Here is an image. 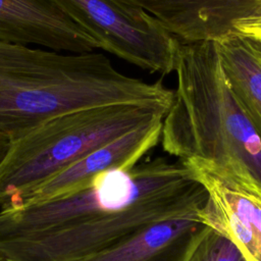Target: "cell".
Here are the masks:
<instances>
[{"label":"cell","instance_id":"obj_1","mask_svg":"<svg viewBox=\"0 0 261 261\" xmlns=\"http://www.w3.org/2000/svg\"><path fill=\"white\" fill-rule=\"evenodd\" d=\"M207 191L163 157L98 175L79 192L0 210V259L79 261L159 221L197 216Z\"/></svg>","mask_w":261,"mask_h":261},{"label":"cell","instance_id":"obj_11","mask_svg":"<svg viewBox=\"0 0 261 261\" xmlns=\"http://www.w3.org/2000/svg\"><path fill=\"white\" fill-rule=\"evenodd\" d=\"M215 43L230 86L261 138V38L234 31Z\"/></svg>","mask_w":261,"mask_h":261},{"label":"cell","instance_id":"obj_14","mask_svg":"<svg viewBox=\"0 0 261 261\" xmlns=\"http://www.w3.org/2000/svg\"><path fill=\"white\" fill-rule=\"evenodd\" d=\"M10 146V139L0 132V163L5 157Z\"/></svg>","mask_w":261,"mask_h":261},{"label":"cell","instance_id":"obj_5","mask_svg":"<svg viewBox=\"0 0 261 261\" xmlns=\"http://www.w3.org/2000/svg\"><path fill=\"white\" fill-rule=\"evenodd\" d=\"M100 49L151 73L174 71L180 43L155 17L117 0H48Z\"/></svg>","mask_w":261,"mask_h":261},{"label":"cell","instance_id":"obj_6","mask_svg":"<svg viewBox=\"0 0 261 261\" xmlns=\"http://www.w3.org/2000/svg\"><path fill=\"white\" fill-rule=\"evenodd\" d=\"M207 191L199 220L230 240L247 261H261V186L202 159L182 160Z\"/></svg>","mask_w":261,"mask_h":261},{"label":"cell","instance_id":"obj_10","mask_svg":"<svg viewBox=\"0 0 261 261\" xmlns=\"http://www.w3.org/2000/svg\"><path fill=\"white\" fill-rule=\"evenodd\" d=\"M205 227L197 216L159 221L79 261H187Z\"/></svg>","mask_w":261,"mask_h":261},{"label":"cell","instance_id":"obj_3","mask_svg":"<svg viewBox=\"0 0 261 261\" xmlns=\"http://www.w3.org/2000/svg\"><path fill=\"white\" fill-rule=\"evenodd\" d=\"M176 89L164 116L163 150L250 176L261 186V138L237 98L214 41L180 44Z\"/></svg>","mask_w":261,"mask_h":261},{"label":"cell","instance_id":"obj_15","mask_svg":"<svg viewBox=\"0 0 261 261\" xmlns=\"http://www.w3.org/2000/svg\"><path fill=\"white\" fill-rule=\"evenodd\" d=\"M0 261H4V260H2V259H0Z\"/></svg>","mask_w":261,"mask_h":261},{"label":"cell","instance_id":"obj_4","mask_svg":"<svg viewBox=\"0 0 261 261\" xmlns=\"http://www.w3.org/2000/svg\"><path fill=\"white\" fill-rule=\"evenodd\" d=\"M167 112L159 107L116 103L49 119L10 142L0 163V206L17 207L36 188L90 152Z\"/></svg>","mask_w":261,"mask_h":261},{"label":"cell","instance_id":"obj_9","mask_svg":"<svg viewBox=\"0 0 261 261\" xmlns=\"http://www.w3.org/2000/svg\"><path fill=\"white\" fill-rule=\"evenodd\" d=\"M0 41L87 53L98 42L48 0H0Z\"/></svg>","mask_w":261,"mask_h":261},{"label":"cell","instance_id":"obj_2","mask_svg":"<svg viewBox=\"0 0 261 261\" xmlns=\"http://www.w3.org/2000/svg\"><path fill=\"white\" fill-rule=\"evenodd\" d=\"M174 91L119 71L103 53L0 41V132L14 141L49 119L116 103L169 110Z\"/></svg>","mask_w":261,"mask_h":261},{"label":"cell","instance_id":"obj_8","mask_svg":"<svg viewBox=\"0 0 261 261\" xmlns=\"http://www.w3.org/2000/svg\"><path fill=\"white\" fill-rule=\"evenodd\" d=\"M155 17L189 43L218 41L247 18L261 15V0H117Z\"/></svg>","mask_w":261,"mask_h":261},{"label":"cell","instance_id":"obj_13","mask_svg":"<svg viewBox=\"0 0 261 261\" xmlns=\"http://www.w3.org/2000/svg\"><path fill=\"white\" fill-rule=\"evenodd\" d=\"M236 31L261 38V15L240 21L236 25Z\"/></svg>","mask_w":261,"mask_h":261},{"label":"cell","instance_id":"obj_7","mask_svg":"<svg viewBox=\"0 0 261 261\" xmlns=\"http://www.w3.org/2000/svg\"><path fill=\"white\" fill-rule=\"evenodd\" d=\"M163 119L144 123L95 149L40 185L18 206L66 196L86 189L104 172L133 168L161 141Z\"/></svg>","mask_w":261,"mask_h":261},{"label":"cell","instance_id":"obj_12","mask_svg":"<svg viewBox=\"0 0 261 261\" xmlns=\"http://www.w3.org/2000/svg\"><path fill=\"white\" fill-rule=\"evenodd\" d=\"M187 261H247V259L230 240L206 225Z\"/></svg>","mask_w":261,"mask_h":261}]
</instances>
